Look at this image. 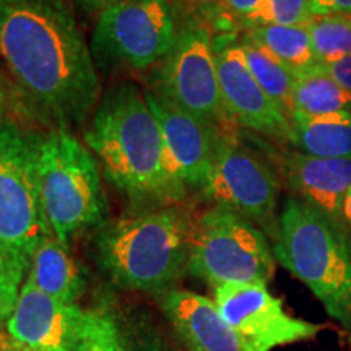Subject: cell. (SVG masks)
Segmentation results:
<instances>
[{"label":"cell","mask_w":351,"mask_h":351,"mask_svg":"<svg viewBox=\"0 0 351 351\" xmlns=\"http://www.w3.org/2000/svg\"><path fill=\"white\" fill-rule=\"evenodd\" d=\"M192 221L179 205L104 221L95 238L96 262L117 287L163 295L187 271Z\"/></svg>","instance_id":"3"},{"label":"cell","mask_w":351,"mask_h":351,"mask_svg":"<svg viewBox=\"0 0 351 351\" xmlns=\"http://www.w3.org/2000/svg\"><path fill=\"white\" fill-rule=\"evenodd\" d=\"M343 223H345V228L351 234V191L348 192V195H346V200L343 205Z\"/></svg>","instance_id":"31"},{"label":"cell","mask_w":351,"mask_h":351,"mask_svg":"<svg viewBox=\"0 0 351 351\" xmlns=\"http://www.w3.org/2000/svg\"><path fill=\"white\" fill-rule=\"evenodd\" d=\"M213 301L247 351L314 340L322 330L319 324L288 314L263 283L219 285L213 288Z\"/></svg>","instance_id":"11"},{"label":"cell","mask_w":351,"mask_h":351,"mask_svg":"<svg viewBox=\"0 0 351 351\" xmlns=\"http://www.w3.org/2000/svg\"><path fill=\"white\" fill-rule=\"evenodd\" d=\"M0 351H8V350L5 348V345L2 343V340H0Z\"/></svg>","instance_id":"33"},{"label":"cell","mask_w":351,"mask_h":351,"mask_svg":"<svg viewBox=\"0 0 351 351\" xmlns=\"http://www.w3.org/2000/svg\"><path fill=\"white\" fill-rule=\"evenodd\" d=\"M244 38L269 51L271 56L296 72V75L317 64L307 25L252 26L247 28Z\"/></svg>","instance_id":"20"},{"label":"cell","mask_w":351,"mask_h":351,"mask_svg":"<svg viewBox=\"0 0 351 351\" xmlns=\"http://www.w3.org/2000/svg\"><path fill=\"white\" fill-rule=\"evenodd\" d=\"M143 95L160 124L174 181L186 192L189 189L202 191L217 153L218 127L187 112L158 91Z\"/></svg>","instance_id":"13"},{"label":"cell","mask_w":351,"mask_h":351,"mask_svg":"<svg viewBox=\"0 0 351 351\" xmlns=\"http://www.w3.org/2000/svg\"><path fill=\"white\" fill-rule=\"evenodd\" d=\"M215 47L219 95L228 121L263 137L289 142V117L254 78L241 44L215 41Z\"/></svg>","instance_id":"14"},{"label":"cell","mask_w":351,"mask_h":351,"mask_svg":"<svg viewBox=\"0 0 351 351\" xmlns=\"http://www.w3.org/2000/svg\"><path fill=\"white\" fill-rule=\"evenodd\" d=\"M155 91L215 127L230 122L219 95L215 39L204 21L179 25L173 49L158 69Z\"/></svg>","instance_id":"9"},{"label":"cell","mask_w":351,"mask_h":351,"mask_svg":"<svg viewBox=\"0 0 351 351\" xmlns=\"http://www.w3.org/2000/svg\"><path fill=\"white\" fill-rule=\"evenodd\" d=\"M122 351H178L160 328L140 315L116 319Z\"/></svg>","instance_id":"23"},{"label":"cell","mask_w":351,"mask_h":351,"mask_svg":"<svg viewBox=\"0 0 351 351\" xmlns=\"http://www.w3.org/2000/svg\"><path fill=\"white\" fill-rule=\"evenodd\" d=\"M83 138L108 181L135 204L163 208L186 197L171 174L158 119L132 83H119L101 95Z\"/></svg>","instance_id":"2"},{"label":"cell","mask_w":351,"mask_h":351,"mask_svg":"<svg viewBox=\"0 0 351 351\" xmlns=\"http://www.w3.org/2000/svg\"><path fill=\"white\" fill-rule=\"evenodd\" d=\"M327 70V73L330 75L337 83H340L345 90H348L351 93V56H346L343 59L337 60V62L322 65Z\"/></svg>","instance_id":"28"},{"label":"cell","mask_w":351,"mask_h":351,"mask_svg":"<svg viewBox=\"0 0 351 351\" xmlns=\"http://www.w3.org/2000/svg\"><path fill=\"white\" fill-rule=\"evenodd\" d=\"M28 269L0 243V326L10 317L19 300Z\"/></svg>","instance_id":"25"},{"label":"cell","mask_w":351,"mask_h":351,"mask_svg":"<svg viewBox=\"0 0 351 351\" xmlns=\"http://www.w3.org/2000/svg\"><path fill=\"white\" fill-rule=\"evenodd\" d=\"M289 143L319 158H351V112L304 116L289 114Z\"/></svg>","instance_id":"18"},{"label":"cell","mask_w":351,"mask_h":351,"mask_svg":"<svg viewBox=\"0 0 351 351\" xmlns=\"http://www.w3.org/2000/svg\"><path fill=\"white\" fill-rule=\"evenodd\" d=\"M93 311L65 304L25 280L0 340L8 351H83Z\"/></svg>","instance_id":"12"},{"label":"cell","mask_w":351,"mask_h":351,"mask_svg":"<svg viewBox=\"0 0 351 351\" xmlns=\"http://www.w3.org/2000/svg\"><path fill=\"white\" fill-rule=\"evenodd\" d=\"M314 16L345 13L351 15V0H313Z\"/></svg>","instance_id":"29"},{"label":"cell","mask_w":351,"mask_h":351,"mask_svg":"<svg viewBox=\"0 0 351 351\" xmlns=\"http://www.w3.org/2000/svg\"><path fill=\"white\" fill-rule=\"evenodd\" d=\"M0 57L25 104L72 132L101 99L93 54L65 0H0Z\"/></svg>","instance_id":"1"},{"label":"cell","mask_w":351,"mask_h":351,"mask_svg":"<svg viewBox=\"0 0 351 351\" xmlns=\"http://www.w3.org/2000/svg\"><path fill=\"white\" fill-rule=\"evenodd\" d=\"M307 28L317 64L327 65L351 56V15L314 16Z\"/></svg>","instance_id":"22"},{"label":"cell","mask_w":351,"mask_h":351,"mask_svg":"<svg viewBox=\"0 0 351 351\" xmlns=\"http://www.w3.org/2000/svg\"><path fill=\"white\" fill-rule=\"evenodd\" d=\"M202 194L275 232L280 181L261 156L231 134L219 132L217 153Z\"/></svg>","instance_id":"10"},{"label":"cell","mask_w":351,"mask_h":351,"mask_svg":"<svg viewBox=\"0 0 351 351\" xmlns=\"http://www.w3.org/2000/svg\"><path fill=\"white\" fill-rule=\"evenodd\" d=\"M26 280L65 304H77L86 287L82 267L54 234L44 239L34 251Z\"/></svg>","instance_id":"17"},{"label":"cell","mask_w":351,"mask_h":351,"mask_svg":"<svg viewBox=\"0 0 351 351\" xmlns=\"http://www.w3.org/2000/svg\"><path fill=\"white\" fill-rule=\"evenodd\" d=\"M158 298L184 351H247L210 298L179 288Z\"/></svg>","instance_id":"15"},{"label":"cell","mask_w":351,"mask_h":351,"mask_svg":"<svg viewBox=\"0 0 351 351\" xmlns=\"http://www.w3.org/2000/svg\"><path fill=\"white\" fill-rule=\"evenodd\" d=\"M178 32L173 0H119L99 13L91 54L103 67L140 72L163 62Z\"/></svg>","instance_id":"8"},{"label":"cell","mask_w":351,"mask_h":351,"mask_svg":"<svg viewBox=\"0 0 351 351\" xmlns=\"http://www.w3.org/2000/svg\"><path fill=\"white\" fill-rule=\"evenodd\" d=\"M77 2L88 12L101 13L103 10H106L108 7H111L114 3L119 2V0H77Z\"/></svg>","instance_id":"30"},{"label":"cell","mask_w":351,"mask_h":351,"mask_svg":"<svg viewBox=\"0 0 351 351\" xmlns=\"http://www.w3.org/2000/svg\"><path fill=\"white\" fill-rule=\"evenodd\" d=\"M38 179L51 231L65 247L80 232L103 225L108 199L99 163L72 132L39 134Z\"/></svg>","instance_id":"5"},{"label":"cell","mask_w":351,"mask_h":351,"mask_svg":"<svg viewBox=\"0 0 351 351\" xmlns=\"http://www.w3.org/2000/svg\"><path fill=\"white\" fill-rule=\"evenodd\" d=\"M204 2H215V0H204Z\"/></svg>","instance_id":"34"},{"label":"cell","mask_w":351,"mask_h":351,"mask_svg":"<svg viewBox=\"0 0 351 351\" xmlns=\"http://www.w3.org/2000/svg\"><path fill=\"white\" fill-rule=\"evenodd\" d=\"M241 49L244 52L245 62L251 70L262 90L270 96L271 99L283 109L285 114L289 117L293 111V90L296 83V72H293L288 65L282 60L271 56L269 51L257 46L256 43L243 38Z\"/></svg>","instance_id":"21"},{"label":"cell","mask_w":351,"mask_h":351,"mask_svg":"<svg viewBox=\"0 0 351 351\" xmlns=\"http://www.w3.org/2000/svg\"><path fill=\"white\" fill-rule=\"evenodd\" d=\"M314 19L313 0H263L261 10L247 21V28L261 25H309Z\"/></svg>","instance_id":"24"},{"label":"cell","mask_w":351,"mask_h":351,"mask_svg":"<svg viewBox=\"0 0 351 351\" xmlns=\"http://www.w3.org/2000/svg\"><path fill=\"white\" fill-rule=\"evenodd\" d=\"M291 103V112L304 116L351 112V93L333 80L320 64L298 73Z\"/></svg>","instance_id":"19"},{"label":"cell","mask_w":351,"mask_h":351,"mask_svg":"<svg viewBox=\"0 0 351 351\" xmlns=\"http://www.w3.org/2000/svg\"><path fill=\"white\" fill-rule=\"evenodd\" d=\"M187 271L217 288L226 283H263L275 275V256L256 223L221 205L194 217Z\"/></svg>","instance_id":"6"},{"label":"cell","mask_w":351,"mask_h":351,"mask_svg":"<svg viewBox=\"0 0 351 351\" xmlns=\"http://www.w3.org/2000/svg\"><path fill=\"white\" fill-rule=\"evenodd\" d=\"M83 351H122L119 327L112 314L93 311L91 327Z\"/></svg>","instance_id":"26"},{"label":"cell","mask_w":351,"mask_h":351,"mask_svg":"<svg viewBox=\"0 0 351 351\" xmlns=\"http://www.w3.org/2000/svg\"><path fill=\"white\" fill-rule=\"evenodd\" d=\"M223 5L234 19L247 23L256 13L261 10L263 0H221Z\"/></svg>","instance_id":"27"},{"label":"cell","mask_w":351,"mask_h":351,"mask_svg":"<svg viewBox=\"0 0 351 351\" xmlns=\"http://www.w3.org/2000/svg\"><path fill=\"white\" fill-rule=\"evenodd\" d=\"M283 173L296 199L346 230L343 205L351 191V158H319L293 152L285 156Z\"/></svg>","instance_id":"16"},{"label":"cell","mask_w":351,"mask_h":351,"mask_svg":"<svg viewBox=\"0 0 351 351\" xmlns=\"http://www.w3.org/2000/svg\"><path fill=\"white\" fill-rule=\"evenodd\" d=\"M8 116H7V96H5V91H3V86H2V82H0V124H2L3 121H7Z\"/></svg>","instance_id":"32"},{"label":"cell","mask_w":351,"mask_h":351,"mask_svg":"<svg viewBox=\"0 0 351 351\" xmlns=\"http://www.w3.org/2000/svg\"><path fill=\"white\" fill-rule=\"evenodd\" d=\"M38 137L10 117L0 124V243L28 271L38 245L52 236L39 191Z\"/></svg>","instance_id":"7"},{"label":"cell","mask_w":351,"mask_h":351,"mask_svg":"<svg viewBox=\"0 0 351 351\" xmlns=\"http://www.w3.org/2000/svg\"><path fill=\"white\" fill-rule=\"evenodd\" d=\"M275 261L313 291L324 309L351 332V234L289 197L276 218Z\"/></svg>","instance_id":"4"}]
</instances>
